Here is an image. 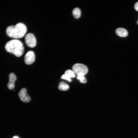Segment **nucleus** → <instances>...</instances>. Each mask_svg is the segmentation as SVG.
I'll use <instances>...</instances> for the list:
<instances>
[{"label": "nucleus", "mask_w": 138, "mask_h": 138, "mask_svg": "<svg viewBox=\"0 0 138 138\" xmlns=\"http://www.w3.org/2000/svg\"><path fill=\"white\" fill-rule=\"evenodd\" d=\"M27 31L26 26L21 22L18 23L15 26H9L6 29L7 35L9 37L15 39L22 37L25 35Z\"/></svg>", "instance_id": "nucleus-1"}, {"label": "nucleus", "mask_w": 138, "mask_h": 138, "mask_svg": "<svg viewBox=\"0 0 138 138\" xmlns=\"http://www.w3.org/2000/svg\"><path fill=\"white\" fill-rule=\"evenodd\" d=\"M5 48L7 52L18 57L22 55L24 49L22 43L17 39L12 40L7 42L5 45Z\"/></svg>", "instance_id": "nucleus-2"}, {"label": "nucleus", "mask_w": 138, "mask_h": 138, "mask_svg": "<svg viewBox=\"0 0 138 138\" xmlns=\"http://www.w3.org/2000/svg\"><path fill=\"white\" fill-rule=\"evenodd\" d=\"M73 71L77 75L81 74L84 75L88 72V69L85 65L80 63H76L72 67Z\"/></svg>", "instance_id": "nucleus-3"}, {"label": "nucleus", "mask_w": 138, "mask_h": 138, "mask_svg": "<svg viewBox=\"0 0 138 138\" xmlns=\"http://www.w3.org/2000/svg\"><path fill=\"white\" fill-rule=\"evenodd\" d=\"M25 43L28 47L32 48L36 45V38L33 33H29L27 34L25 36Z\"/></svg>", "instance_id": "nucleus-4"}, {"label": "nucleus", "mask_w": 138, "mask_h": 138, "mask_svg": "<svg viewBox=\"0 0 138 138\" xmlns=\"http://www.w3.org/2000/svg\"><path fill=\"white\" fill-rule=\"evenodd\" d=\"M35 55L32 51H28L24 57V61L26 64L30 65L33 63L35 60Z\"/></svg>", "instance_id": "nucleus-5"}, {"label": "nucleus", "mask_w": 138, "mask_h": 138, "mask_svg": "<svg viewBox=\"0 0 138 138\" xmlns=\"http://www.w3.org/2000/svg\"><path fill=\"white\" fill-rule=\"evenodd\" d=\"M27 92L26 89L23 88L21 89L18 94L20 100L26 102H29L31 100L30 97L27 94Z\"/></svg>", "instance_id": "nucleus-6"}, {"label": "nucleus", "mask_w": 138, "mask_h": 138, "mask_svg": "<svg viewBox=\"0 0 138 138\" xmlns=\"http://www.w3.org/2000/svg\"><path fill=\"white\" fill-rule=\"evenodd\" d=\"M9 79L7 85V87L9 89L12 90L15 87V82L16 79V77L14 73H11L9 74Z\"/></svg>", "instance_id": "nucleus-7"}, {"label": "nucleus", "mask_w": 138, "mask_h": 138, "mask_svg": "<svg viewBox=\"0 0 138 138\" xmlns=\"http://www.w3.org/2000/svg\"><path fill=\"white\" fill-rule=\"evenodd\" d=\"M116 32L118 36L122 37H126L128 34L127 30L125 29L122 28H117L116 30Z\"/></svg>", "instance_id": "nucleus-8"}, {"label": "nucleus", "mask_w": 138, "mask_h": 138, "mask_svg": "<svg viewBox=\"0 0 138 138\" xmlns=\"http://www.w3.org/2000/svg\"><path fill=\"white\" fill-rule=\"evenodd\" d=\"M69 88V85L64 82H61L59 86V89L65 91L67 90Z\"/></svg>", "instance_id": "nucleus-9"}, {"label": "nucleus", "mask_w": 138, "mask_h": 138, "mask_svg": "<svg viewBox=\"0 0 138 138\" xmlns=\"http://www.w3.org/2000/svg\"><path fill=\"white\" fill-rule=\"evenodd\" d=\"M72 14L74 17L76 19L79 18L81 16V11L78 8H74L73 10Z\"/></svg>", "instance_id": "nucleus-10"}, {"label": "nucleus", "mask_w": 138, "mask_h": 138, "mask_svg": "<svg viewBox=\"0 0 138 138\" xmlns=\"http://www.w3.org/2000/svg\"><path fill=\"white\" fill-rule=\"evenodd\" d=\"M65 74L70 78H74L75 77V73L73 71L70 70H66L65 72Z\"/></svg>", "instance_id": "nucleus-11"}, {"label": "nucleus", "mask_w": 138, "mask_h": 138, "mask_svg": "<svg viewBox=\"0 0 138 138\" xmlns=\"http://www.w3.org/2000/svg\"><path fill=\"white\" fill-rule=\"evenodd\" d=\"M84 76L81 74L77 75V79L79 80L80 82L81 83H85L86 82V79Z\"/></svg>", "instance_id": "nucleus-12"}, {"label": "nucleus", "mask_w": 138, "mask_h": 138, "mask_svg": "<svg viewBox=\"0 0 138 138\" xmlns=\"http://www.w3.org/2000/svg\"><path fill=\"white\" fill-rule=\"evenodd\" d=\"M61 78L62 79H66L70 82L71 81V78L65 74L62 75L61 77Z\"/></svg>", "instance_id": "nucleus-13"}, {"label": "nucleus", "mask_w": 138, "mask_h": 138, "mask_svg": "<svg viewBox=\"0 0 138 138\" xmlns=\"http://www.w3.org/2000/svg\"><path fill=\"white\" fill-rule=\"evenodd\" d=\"M134 7L135 10L138 12V2L135 4Z\"/></svg>", "instance_id": "nucleus-14"}, {"label": "nucleus", "mask_w": 138, "mask_h": 138, "mask_svg": "<svg viewBox=\"0 0 138 138\" xmlns=\"http://www.w3.org/2000/svg\"><path fill=\"white\" fill-rule=\"evenodd\" d=\"M13 138H19L17 136H15L13 137Z\"/></svg>", "instance_id": "nucleus-15"}, {"label": "nucleus", "mask_w": 138, "mask_h": 138, "mask_svg": "<svg viewBox=\"0 0 138 138\" xmlns=\"http://www.w3.org/2000/svg\"></svg>", "instance_id": "nucleus-16"}]
</instances>
